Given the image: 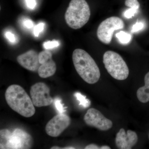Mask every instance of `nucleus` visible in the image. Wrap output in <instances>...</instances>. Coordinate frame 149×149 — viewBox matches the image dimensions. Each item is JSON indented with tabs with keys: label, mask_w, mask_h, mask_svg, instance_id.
I'll use <instances>...</instances> for the list:
<instances>
[{
	"label": "nucleus",
	"mask_w": 149,
	"mask_h": 149,
	"mask_svg": "<svg viewBox=\"0 0 149 149\" xmlns=\"http://www.w3.org/2000/svg\"><path fill=\"white\" fill-rule=\"evenodd\" d=\"M101 149H110L111 148L109 146H102L100 147Z\"/></svg>",
	"instance_id": "26"
},
{
	"label": "nucleus",
	"mask_w": 149,
	"mask_h": 149,
	"mask_svg": "<svg viewBox=\"0 0 149 149\" xmlns=\"http://www.w3.org/2000/svg\"><path fill=\"white\" fill-rule=\"evenodd\" d=\"M138 137L136 132L128 130L125 132L124 128H120L116 137V146L120 149H130L137 143Z\"/></svg>",
	"instance_id": "11"
},
{
	"label": "nucleus",
	"mask_w": 149,
	"mask_h": 149,
	"mask_svg": "<svg viewBox=\"0 0 149 149\" xmlns=\"http://www.w3.org/2000/svg\"><path fill=\"white\" fill-rule=\"evenodd\" d=\"M50 90L47 85L42 82H39L32 85L30 94L33 104L38 107L47 106L54 102L50 96Z\"/></svg>",
	"instance_id": "7"
},
{
	"label": "nucleus",
	"mask_w": 149,
	"mask_h": 149,
	"mask_svg": "<svg viewBox=\"0 0 149 149\" xmlns=\"http://www.w3.org/2000/svg\"><path fill=\"white\" fill-rule=\"evenodd\" d=\"M17 59L22 67L32 72L38 71L41 65L39 62V54L33 50L22 54L17 56Z\"/></svg>",
	"instance_id": "12"
},
{
	"label": "nucleus",
	"mask_w": 149,
	"mask_h": 149,
	"mask_svg": "<svg viewBox=\"0 0 149 149\" xmlns=\"http://www.w3.org/2000/svg\"><path fill=\"white\" fill-rule=\"evenodd\" d=\"M103 58L105 68L111 77L118 80H125L128 77V67L119 54L113 51H107Z\"/></svg>",
	"instance_id": "4"
},
{
	"label": "nucleus",
	"mask_w": 149,
	"mask_h": 149,
	"mask_svg": "<svg viewBox=\"0 0 149 149\" xmlns=\"http://www.w3.org/2000/svg\"><path fill=\"white\" fill-rule=\"evenodd\" d=\"M25 2L27 6L31 9H34L37 5L35 0H25Z\"/></svg>",
	"instance_id": "23"
},
{
	"label": "nucleus",
	"mask_w": 149,
	"mask_h": 149,
	"mask_svg": "<svg viewBox=\"0 0 149 149\" xmlns=\"http://www.w3.org/2000/svg\"><path fill=\"white\" fill-rule=\"evenodd\" d=\"M145 24L143 22H137L133 25L131 29L132 33H135L142 30L145 27Z\"/></svg>",
	"instance_id": "20"
},
{
	"label": "nucleus",
	"mask_w": 149,
	"mask_h": 149,
	"mask_svg": "<svg viewBox=\"0 0 149 149\" xmlns=\"http://www.w3.org/2000/svg\"><path fill=\"white\" fill-rule=\"evenodd\" d=\"M125 24L121 19L116 16L111 17L102 22L97 30V36L103 44L109 45L111 42L113 32L115 30L124 28Z\"/></svg>",
	"instance_id": "5"
},
{
	"label": "nucleus",
	"mask_w": 149,
	"mask_h": 149,
	"mask_svg": "<svg viewBox=\"0 0 149 149\" xmlns=\"http://www.w3.org/2000/svg\"><path fill=\"white\" fill-rule=\"evenodd\" d=\"M144 80L145 85L138 89L137 97L139 101L146 103L149 101V72L145 75Z\"/></svg>",
	"instance_id": "13"
},
{
	"label": "nucleus",
	"mask_w": 149,
	"mask_h": 149,
	"mask_svg": "<svg viewBox=\"0 0 149 149\" xmlns=\"http://www.w3.org/2000/svg\"><path fill=\"white\" fill-rule=\"evenodd\" d=\"M84 120L87 125L102 131L109 130L113 126L111 120L105 117L95 109H88L84 116Z\"/></svg>",
	"instance_id": "8"
},
{
	"label": "nucleus",
	"mask_w": 149,
	"mask_h": 149,
	"mask_svg": "<svg viewBox=\"0 0 149 149\" xmlns=\"http://www.w3.org/2000/svg\"><path fill=\"white\" fill-rule=\"evenodd\" d=\"M23 25L25 28L27 29H30L33 27L34 26V23L31 19H28L24 20L23 22Z\"/></svg>",
	"instance_id": "24"
},
{
	"label": "nucleus",
	"mask_w": 149,
	"mask_h": 149,
	"mask_svg": "<svg viewBox=\"0 0 149 149\" xmlns=\"http://www.w3.org/2000/svg\"><path fill=\"white\" fill-rule=\"evenodd\" d=\"M91 15L90 7L85 0H71L65 14V19L70 28L79 29L88 22Z\"/></svg>",
	"instance_id": "3"
},
{
	"label": "nucleus",
	"mask_w": 149,
	"mask_h": 149,
	"mask_svg": "<svg viewBox=\"0 0 149 149\" xmlns=\"http://www.w3.org/2000/svg\"><path fill=\"white\" fill-rule=\"evenodd\" d=\"M5 98L9 106L22 116L29 118L35 114L32 99L20 85H10L6 91Z\"/></svg>",
	"instance_id": "1"
},
{
	"label": "nucleus",
	"mask_w": 149,
	"mask_h": 149,
	"mask_svg": "<svg viewBox=\"0 0 149 149\" xmlns=\"http://www.w3.org/2000/svg\"><path fill=\"white\" fill-rule=\"evenodd\" d=\"M61 148H60V147L58 146H53L51 148V149H61Z\"/></svg>",
	"instance_id": "28"
},
{
	"label": "nucleus",
	"mask_w": 149,
	"mask_h": 149,
	"mask_svg": "<svg viewBox=\"0 0 149 149\" xmlns=\"http://www.w3.org/2000/svg\"><path fill=\"white\" fill-rule=\"evenodd\" d=\"M116 37L119 42L123 45H128L131 42L132 38L130 34L123 31L116 33Z\"/></svg>",
	"instance_id": "14"
},
{
	"label": "nucleus",
	"mask_w": 149,
	"mask_h": 149,
	"mask_svg": "<svg viewBox=\"0 0 149 149\" xmlns=\"http://www.w3.org/2000/svg\"><path fill=\"white\" fill-rule=\"evenodd\" d=\"M60 44L58 41L54 40L52 41L45 42L43 44V47L46 49H50L58 47Z\"/></svg>",
	"instance_id": "17"
},
{
	"label": "nucleus",
	"mask_w": 149,
	"mask_h": 149,
	"mask_svg": "<svg viewBox=\"0 0 149 149\" xmlns=\"http://www.w3.org/2000/svg\"><path fill=\"white\" fill-rule=\"evenodd\" d=\"M54 102L56 108L59 113H63L65 111V108L64 107L63 104H62L61 99L59 97H56Z\"/></svg>",
	"instance_id": "16"
},
{
	"label": "nucleus",
	"mask_w": 149,
	"mask_h": 149,
	"mask_svg": "<svg viewBox=\"0 0 149 149\" xmlns=\"http://www.w3.org/2000/svg\"><path fill=\"white\" fill-rule=\"evenodd\" d=\"M62 149H75V148H74V147H65V148H62Z\"/></svg>",
	"instance_id": "27"
},
{
	"label": "nucleus",
	"mask_w": 149,
	"mask_h": 149,
	"mask_svg": "<svg viewBox=\"0 0 149 149\" xmlns=\"http://www.w3.org/2000/svg\"><path fill=\"white\" fill-rule=\"evenodd\" d=\"M139 9L136 8H130L125 10L124 13V16L127 19L132 18L135 16V14L138 13Z\"/></svg>",
	"instance_id": "19"
},
{
	"label": "nucleus",
	"mask_w": 149,
	"mask_h": 149,
	"mask_svg": "<svg viewBox=\"0 0 149 149\" xmlns=\"http://www.w3.org/2000/svg\"><path fill=\"white\" fill-rule=\"evenodd\" d=\"M72 61L80 77L86 83L95 84L100 77V72L97 63L86 51L77 49L73 51Z\"/></svg>",
	"instance_id": "2"
},
{
	"label": "nucleus",
	"mask_w": 149,
	"mask_h": 149,
	"mask_svg": "<svg viewBox=\"0 0 149 149\" xmlns=\"http://www.w3.org/2000/svg\"><path fill=\"white\" fill-rule=\"evenodd\" d=\"M6 38L11 43H14L15 41V37L13 33L10 32H6L5 33Z\"/></svg>",
	"instance_id": "22"
},
{
	"label": "nucleus",
	"mask_w": 149,
	"mask_h": 149,
	"mask_svg": "<svg viewBox=\"0 0 149 149\" xmlns=\"http://www.w3.org/2000/svg\"><path fill=\"white\" fill-rule=\"evenodd\" d=\"M71 123L69 116L64 113H59L53 118L46 126V133L52 137L59 136Z\"/></svg>",
	"instance_id": "9"
},
{
	"label": "nucleus",
	"mask_w": 149,
	"mask_h": 149,
	"mask_svg": "<svg viewBox=\"0 0 149 149\" xmlns=\"http://www.w3.org/2000/svg\"><path fill=\"white\" fill-rule=\"evenodd\" d=\"M45 25V23L40 22L35 26L34 29V33L35 37H39L40 33L44 30Z\"/></svg>",
	"instance_id": "21"
},
{
	"label": "nucleus",
	"mask_w": 149,
	"mask_h": 149,
	"mask_svg": "<svg viewBox=\"0 0 149 149\" xmlns=\"http://www.w3.org/2000/svg\"></svg>",
	"instance_id": "29"
},
{
	"label": "nucleus",
	"mask_w": 149,
	"mask_h": 149,
	"mask_svg": "<svg viewBox=\"0 0 149 149\" xmlns=\"http://www.w3.org/2000/svg\"><path fill=\"white\" fill-rule=\"evenodd\" d=\"M52 54L47 50L39 54V61L41 64L38 70L39 76L46 78L52 76L56 70V65L52 58Z\"/></svg>",
	"instance_id": "10"
},
{
	"label": "nucleus",
	"mask_w": 149,
	"mask_h": 149,
	"mask_svg": "<svg viewBox=\"0 0 149 149\" xmlns=\"http://www.w3.org/2000/svg\"><path fill=\"white\" fill-rule=\"evenodd\" d=\"M125 4L130 8L139 9L140 4L138 0H125Z\"/></svg>",
	"instance_id": "18"
},
{
	"label": "nucleus",
	"mask_w": 149,
	"mask_h": 149,
	"mask_svg": "<svg viewBox=\"0 0 149 149\" xmlns=\"http://www.w3.org/2000/svg\"><path fill=\"white\" fill-rule=\"evenodd\" d=\"M3 145V149H29L32 147L33 139L29 133L20 128H16L10 132Z\"/></svg>",
	"instance_id": "6"
},
{
	"label": "nucleus",
	"mask_w": 149,
	"mask_h": 149,
	"mask_svg": "<svg viewBox=\"0 0 149 149\" xmlns=\"http://www.w3.org/2000/svg\"><path fill=\"white\" fill-rule=\"evenodd\" d=\"M74 96L76 97L77 100L80 102V105L83 106L84 108H88L90 106L91 102L88 99L86 98V96L83 95L81 93L76 92L74 93Z\"/></svg>",
	"instance_id": "15"
},
{
	"label": "nucleus",
	"mask_w": 149,
	"mask_h": 149,
	"mask_svg": "<svg viewBox=\"0 0 149 149\" xmlns=\"http://www.w3.org/2000/svg\"><path fill=\"white\" fill-rule=\"evenodd\" d=\"M85 149H100V147L98 146L95 144H92L88 145L85 147Z\"/></svg>",
	"instance_id": "25"
}]
</instances>
